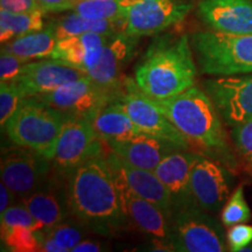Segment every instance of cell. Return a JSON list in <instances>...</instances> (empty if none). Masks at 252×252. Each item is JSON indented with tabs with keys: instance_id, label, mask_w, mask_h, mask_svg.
<instances>
[{
	"instance_id": "cell-1",
	"label": "cell",
	"mask_w": 252,
	"mask_h": 252,
	"mask_svg": "<svg viewBox=\"0 0 252 252\" xmlns=\"http://www.w3.org/2000/svg\"><path fill=\"white\" fill-rule=\"evenodd\" d=\"M106 154L91 158L65 175L71 215L100 236L127 229L121 198Z\"/></svg>"
},
{
	"instance_id": "cell-2",
	"label": "cell",
	"mask_w": 252,
	"mask_h": 252,
	"mask_svg": "<svg viewBox=\"0 0 252 252\" xmlns=\"http://www.w3.org/2000/svg\"><path fill=\"white\" fill-rule=\"evenodd\" d=\"M153 100L187 138L193 152L237 171V158L230 146L223 119L206 90L194 86L176 96Z\"/></svg>"
},
{
	"instance_id": "cell-3",
	"label": "cell",
	"mask_w": 252,
	"mask_h": 252,
	"mask_svg": "<svg viewBox=\"0 0 252 252\" xmlns=\"http://www.w3.org/2000/svg\"><path fill=\"white\" fill-rule=\"evenodd\" d=\"M190 37L166 34L151 43L135 68L134 81L153 99H166L195 86L197 65Z\"/></svg>"
},
{
	"instance_id": "cell-4",
	"label": "cell",
	"mask_w": 252,
	"mask_h": 252,
	"mask_svg": "<svg viewBox=\"0 0 252 252\" xmlns=\"http://www.w3.org/2000/svg\"><path fill=\"white\" fill-rule=\"evenodd\" d=\"M197 67L204 75L252 74V34L198 31L190 35Z\"/></svg>"
},
{
	"instance_id": "cell-5",
	"label": "cell",
	"mask_w": 252,
	"mask_h": 252,
	"mask_svg": "<svg viewBox=\"0 0 252 252\" xmlns=\"http://www.w3.org/2000/svg\"><path fill=\"white\" fill-rule=\"evenodd\" d=\"M67 117L34 97H26L6 122L5 131L12 143L35 151L52 161Z\"/></svg>"
},
{
	"instance_id": "cell-6",
	"label": "cell",
	"mask_w": 252,
	"mask_h": 252,
	"mask_svg": "<svg viewBox=\"0 0 252 252\" xmlns=\"http://www.w3.org/2000/svg\"><path fill=\"white\" fill-rule=\"evenodd\" d=\"M171 244L180 252H223L226 250L224 230L200 207L176 209L169 217Z\"/></svg>"
},
{
	"instance_id": "cell-7",
	"label": "cell",
	"mask_w": 252,
	"mask_h": 252,
	"mask_svg": "<svg viewBox=\"0 0 252 252\" xmlns=\"http://www.w3.org/2000/svg\"><path fill=\"white\" fill-rule=\"evenodd\" d=\"M193 0H123L124 32L134 36L157 35L184 21Z\"/></svg>"
},
{
	"instance_id": "cell-8",
	"label": "cell",
	"mask_w": 252,
	"mask_h": 252,
	"mask_svg": "<svg viewBox=\"0 0 252 252\" xmlns=\"http://www.w3.org/2000/svg\"><path fill=\"white\" fill-rule=\"evenodd\" d=\"M116 100L121 103L141 132L169 141L182 151H191L187 138L158 108L154 100L138 88L134 80L125 78L123 89Z\"/></svg>"
},
{
	"instance_id": "cell-9",
	"label": "cell",
	"mask_w": 252,
	"mask_h": 252,
	"mask_svg": "<svg viewBox=\"0 0 252 252\" xmlns=\"http://www.w3.org/2000/svg\"><path fill=\"white\" fill-rule=\"evenodd\" d=\"M102 143L93 119L68 116L56 144L53 168L65 176L82 162L104 156Z\"/></svg>"
},
{
	"instance_id": "cell-10",
	"label": "cell",
	"mask_w": 252,
	"mask_h": 252,
	"mask_svg": "<svg viewBox=\"0 0 252 252\" xmlns=\"http://www.w3.org/2000/svg\"><path fill=\"white\" fill-rule=\"evenodd\" d=\"M53 169L50 160L35 151L12 143L2 146L1 181L18 197L23 198L45 182Z\"/></svg>"
},
{
	"instance_id": "cell-11",
	"label": "cell",
	"mask_w": 252,
	"mask_h": 252,
	"mask_svg": "<svg viewBox=\"0 0 252 252\" xmlns=\"http://www.w3.org/2000/svg\"><path fill=\"white\" fill-rule=\"evenodd\" d=\"M33 97L68 116L87 117L93 121L100 110L116 99L112 94L97 86L88 76Z\"/></svg>"
},
{
	"instance_id": "cell-12",
	"label": "cell",
	"mask_w": 252,
	"mask_h": 252,
	"mask_svg": "<svg viewBox=\"0 0 252 252\" xmlns=\"http://www.w3.org/2000/svg\"><path fill=\"white\" fill-rule=\"evenodd\" d=\"M204 90L230 127L252 119V74L210 78Z\"/></svg>"
},
{
	"instance_id": "cell-13",
	"label": "cell",
	"mask_w": 252,
	"mask_h": 252,
	"mask_svg": "<svg viewBox=\"0 0 252 252\" xmlns=\"http://www.w3.org/2000/svg\"><path fill=\"white\" fill-rule=\"evenodd\" d=\"M232 185L230 169L198 154L190 172V190L201 209L217 214L228 201Z\"/></svg>"
},
{
	"instance_id": "cell-14",
	"label": "cell",
	"mask_w": 252,
	"mask_h": 252,
	"mask_svg": "<svg viewBox=\"0 0 252 252\" xmlns=\"http://www.w3.org/2000/svg\"><path fill=\"white\" fill-rule=\"evenodd\" d=\"M139 39L125 32L116 33L104 46L98 62L87 71V76L117 98L125 80H122L123 69L134 58Z\"/></svg>"
},
{
	"instance_id": "cell-15",
	"label": "cell",
	"mask_w": 252,
	"mask_h": 252,
	"mask_svg": "<svg viewBox=\"0 0 252 252\" xmlns=\"http://www.w3.org/2000/svg\"><path fill=\"white\" fill-rule=\"evenodd\" d=\"M113 175L118 188L122 210L130 226L151 236L152 239H159L171 244L168 216L156 204L132 190L121 175L115 172Z\"/></svg>"
},
{
	"instance_id": "cell-16",
	"label": "cell",
	"mask_w": 252,
	"mask_h": 252,
	"mask_svg": "<svg viewBox=\"0 0 252 252\" xmlns=\"http://www.w3.org/2000/svg\"><path fill=\"white\" fill-rule=\"evenodd\" d=\"M32 215L48 230L71 216L65 176L52 169L45 182L21 198Z\"/></svg>"
},
{
	"instance_id": "cell-17",
	"label": "cell",
	"mask_w": 252,
	"mask_h": 252,
	"mask_svg": "<svg viewBox=\"0 0 252 252\" xmlns=\"http://www.w3.org/2000/svg\"><path fill=\"white\" fill-rule=\"evenodd\" d=\"M84 76L86 72L50 59L25 63L19 76L11 83L26 98L49 93Z\"/></svg>"
},
{
	"instance_id": "cell-18",
	"label": "cell",
	"mask_w": 252,
	"mask_h": 252,
	"mask_svg": "<svg viewBox=\"0 0 252 252\" xmlns=\"http://www.w3.org/2000/svg\"><path fill=\"white\" fill-rule=\"evenodd\" d=\"M196 14L212 31L252 34V0H200Z\"/></svg>"
},
{
	"instance_id": "cell-19",
	"label": "cell",
	"mask_w": 252,
	"mask_h": 252,
	"mask_svg": "<svg viewBox=\"0 0 252 252\" xmlns=\"http://www.w3.org/2000/svg\"><path fill=\"white\" fill-rule=\"evenodd\" d=\"M197 153L178 150L163 158L154 169L172 200L173 212L181 208L198 207L190 190V172Z\"/></svg>"
},
{
	"instance_id": "cell-20",
	"label": "cell",
	"mask_w": 252,
	"mask_h": 252,
	"mask_svg": "<svg viewBox=\"0 0 252 252\" xmlns=\"http://www.w3.org/2000/svg\"><path fill=\"white\" fill-rule=\"evenodd\" d=\"M105 144L110 151L115 152L130 165L152 172L163 158L180 150L169 141L144 132L128 139L110 140Z\"/></svg>"
},
{
	"instance_id": "cell-21",
	"label": "cell",
	"mask_w": 252,
	"mask_h": 252,
	"mask_svg": "<svg viewBox=\"0 0 252 252\" xmlns=\"http://www.w3.org/2000/svg\"><path fill=\"white\" fill-rule=\"evenodd\" d=\"M105 158L112 171L121 175L132 190L159 207L168 219L171 217L173 213L171 196L156 173L130 165L112 151L106 153Z\"/></svg>"
},
{
	"instance_id": "cell-22",
	"label": "cell",
	"mask_w": 252,
	"mask_h": 252,
	"mask_svg": "<svg viewBox=\"0 0 252 252\" xmlns=\"http://www.w3.org/2000/svg\"><path fill=\"white\" fill-rule=\"evenodd\" d=\"M111 36L99 33H84L58 40L50 59L87 74L98 62L104 46Z\"/></svg>"
},
{
	"instance_id": "cell-23",
	"label": "cell",
	"mask_w": 252,
	"mask_h": 252,
	"mask_svg": "<svg viewBox=\"0 0 252 252\" xmlns=\"http://www.w3.org/2000/svg\"><path fill=\"white\" fill-rule=\"evenodd\" d=\"M56 43V20H52L42 30L32 32L4 43L1 50L14 54L25 62H30L31 60L50 58Z\"/></svg>"
},
{
	"instance_id": "cell-24",
	"label": "cell",
	"mask_w": 252,
	"mask_h": 252,
	"mask_svg": "<svg viewBox=\"0 0 252 252\" xmlns=\"http://www.w3.org/2000/svg\"><path fill=\"white\" fill-rule=\"evenodd\" d=\"M94 126L104 143L128 139L143 133L117 100H113L100 110L94 119Z\"/></svg>"
},
{
	"instance_id": "cell-25",
	"label": "cell",
	"mask_w": 252,
	"mask_h": 252,
	"mask_svg": "<svg viewBox=\"0 0 252 252\" xmlns=\"http://www.w3.org/2000/svg\"><path fill=\"white\" fill-rule=\"evenodd\" d=\"M118 32H124V25L109 20H93L82 17L76 12L56 20V36L58 40L81 35L84 33H99L113 35Z\"/></svg>"
},
{
	"instance_id": "cell-26",
	"label": "cell",
	"mask_w": 252,
	"mask_h": 252,
	"mask_svg": "<svg viewBox=\"0 0 252 252\" xmlns=\"http://www.w3.org/2000/svg\"><path fill=\"white\" fill-rule=\"evenodd\" d=\"M43 11L33 13H12L0 8V42L1 45L8 41L26 35L32 32L42 30L46 26L43 21Z\"/></svg>"
},
{
	"instance_id": "cell-27",
	"label": "cell",
	"mask_w": 252,
	"mask_h": 252,
	"mask_svg": "<svg viewBox=\"0 0 252 252\" xmlns=\"http://www.w3.org/2000/svg\"><path fill=\"white\" fill-rule=\"evenodd\" d=\"M74 12L93 20H109L124 25L123 0H80Z\"/></svg>"
},
{
	"instance_id": "cell-28",
	"label": "cell",
	"mask_w": 252,
	"mask_h": 252,
	"mask_svg": "<svg viewBox=\"0 0 252 252\" xmlns=\"http://www.w3.org/2000/svg\"><path fill=\"white\" fill-rule=\"evenodd\" d=\"M250 219L251 210L244 196V186L239 185L231 194V196H229L224 207L222 208L220 220L223 225L230 228L239 223L249 222Z\"/></svg>"
},
{
	"instance_id": "cell-29",
	"label": "cell",
	"mask_w": 252,
	"mask_h": 252,
	"mask_svg": "<svg viewBox=\"0 0 252 252\" xmlns=\"http://www.w3.org/2000/svg\"><path fill=\"white\" fill-rule=\"evenodd\" d=\"M87 230V226L83 223H81L71 215L50 229L46 230V232L56 242L71 251L72 248L83 241Z\"/></svg>"
},
{
	"instance_id": "cell-30",
	"label": "cell",
	"mask_w": 252,
	"mask_h": 252,
	"mask_svg": "<svg viewBox=\"0 0 252 252\" xmlns=\"http://www.w3.org/2000/svg\"><path fill=\"white\" fill-rule=\"evenodd\" d=\"M1 241L9 251L33 252L39 251V238L36 231L26 226H13L1 232Z\"/></svg>"
},
{
	"instance_id": "cell-31",
	"label": "cell",
	"mask_w": 252,
	"mask_h": 252,
	"mask_svg": "<svg viewBox=\"0 0 252 252\" xmlns=\"http://www.w3.org/2000/svg\"><path fill=\"white\" fill-rule=\"evenodd\" d=\"M231 140L241 162L252 174V119L232 126Z\"/></svg>"
},
{
	"instance_id": "cell-32",
	"label": "cell",
	"mask_w": 252,
	"mask_h": 252,
	"mask_svg": "<svg viewBox=\"0 0 252 252\" xmlns=\"http://www.w3.org/2000/svg\"><path fill=\"white\" fill-rule=\"evenodd\" d=\"M0 223H1V232L18 225L33 229L34 231L43 230L42 224L32 215L24 203L12 204L5 213L0 215Z\"/></svg>"
},
{
	"instance_id": "cell-33",
	"label": "cell",
	"mask_w": 252,
	"mask_h": 252,
	"mask_svg": "<svg viewBox=\"0 0 252 252\" xmlns=\"http://www.w3.org/2000/svg\"><path fill=\"white\" fill-rule=\"evenodd\" d=\"M23 99V94L13 84H0V125L2 130H4L6 122L11 118Z\"/></svg>"
},
{
	"instance_id": "cell-34",
	"label": "cell",
	"mask_w": 252,
	"mask_h": 252,
	"mask_svg": "<svg viewBox=\"0 0 252 252\" xmlns=\"http://www.w3.org/2000/svg\"><path fill=\"white\" fill-rule=\"evenodd\" d=\"M226 242L230 251H242L252 243V225L239 223L230 226L226 232Z\"/></svg>"
},
{
	"instance_id": "cell-35",
	"label": "cell",
	"mask_w": 252,
	"mask_h": 252,
	"mask_svg": "<svg viewBox=\"0 0 252 252\" xmlns=\"http://www.w3.org/2000/svg\"><path fill=\"white\" fill-rule=\"evenodd\" d=\"M25 62L14 54L1 50L0 55V82L1 83H11L19 76Z\"/></svg>"
},
{
	"instance_id": "cell-36",
	"label": "cell",
	"mask_w": 252,
	"mask_h": 252,
	"mask_svg": "<svg viewBox=\"0 0 252 252\" xmlns=\"http://www.w3.org/2000/svg\"><path fill=\"white\" fill-rule=\"evenodd\" d=\"M0 8L12 13H33L42 11L37 0H0Z\"/></svg>"
},
{
	"instance_id": "cell-37",
	"label": "cell",
	"mask_w": 252,
	"mask_h": 252,
	"mask_svg": "<svg viewBox=\"0 0 252 252\" xmlns=\"http://www.w3.org/2000/svg\"><path fill=\"white\" fill-rule=\"evenodd\" d=\"M45 13H59L65 12L69 9H74L75 6L80 0H37Z\"/></svg>"
},
{
	"instance_id": "cell-38",
	"label": "cell",
	"mask_w": 252,
	"mask_h": 252,
	"mask_svg": "<svg viewBox=\"0 0 252 252\" xmlns=\"http://www.w3.org/2000/svg\"><path fill=\"white\" fill-rule=\"evenodd\" d=\"M37 238H39V251L43 252H68L69 250L64 248L59 242H56L54 238H52L47 234L46 230H37L36 231Z\"/></svg>"
},
{
	"instance_id": "cell-39",
	"label": "cell",
	"mask_w": 252,
	"mask_h": 252,
	"mask_svg": "<svg viewBox=\"0 0 252 252\" xmlns=\"http://www.w3.org/2000/svg\"><path fill=\"white\" fill-rule=\"evenodd\" d=\"M15 196L17 195L1 181V184H0V215L12 206Z\"/></svg>"
},
{
	"instance_id": "cell-40",
	"label": "cell",
	"mask_w": 252,
	"mask_h": 252,
	"mask_svg": "<svg viewBox=\"0 0 252 252\" xmlns=\"http://www.w3.org/2000/svg\"><path fill=\"white\" fill-rule=\"evenodd\" d=\"M104 250H106V249H104L100 243L90 241V239H83L76 247L71 249V252H99Z\"/></svg>"
}]
</instances>
